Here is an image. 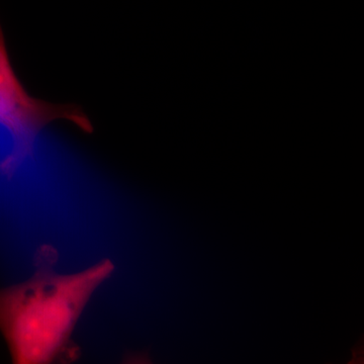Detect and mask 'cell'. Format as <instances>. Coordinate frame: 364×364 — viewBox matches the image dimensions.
Returning a JSON list of instances; mask_svg holds the SVG:
<instances>
[{"label":"cell","mask_w":364,"mask_h":364,"mask_svg":"<svg viewBox=\"0 0 364 364\" xmlns=\"http://www.w3.org/2000/svg\"><path fill=\"white\" fill-rule=\"evenodd\" d=\"M54 252L43 247L30 279L0 289V332L13 364H72L81 356L73 333L91 296L114 273L102 259L74 273L54 268Z\"/></svg>","instance_id":"obj_1"},{"label":"cell","mask_w":364,"mask_h":364,"mask_svg":"<svg viewBox=\"0 0 364 364\" xmlns=\"http://www.w3.org/2000/svg\"><path fill=\"white\" fill-rule=\"evenodd\" d=\"M67 121L86 134L93 127L75 105H55L36 100L26 92L11 68L0 26V124L11 132L14 148L0 165L2 173L14 176L26 157L33 156L35 142L48 124Z\"/></svg>","instance_id":"obj_2"},{"label":"cell","mask_w":364,"mask_h":364,"mask_svg":"<svg viewBox=\"0 0 364 364\" xmlns=\"http://www.w3.org/2000/svg\"><path fill=\"white\" fill-rule=\"evenodd\" d=\"M121 364H153L152 361L145 352H132L122 361Z\"/></svg>","instance_id":"obj_3"},{"label":"cell","mask_w":364,"mask_h":364,"mask_svg":"<svg viewBox=\"0 0 364 364\" xmlns=\"http://www.w3.org/2000/svg\"><path fill=\"white\" fill-rule=\"evenodd\" d=\"M344 364H364V350L354 347L351 358Z\"/></svg>","instance_id":"obj_4"},{"label":"cell","mask_w":364,"mask_h":364,"mask_svg":"<svg viewBox=\"0 0 364 364\" xmlns=\"http://www.w3.org/2000/svg\"><path fill=\"white\" fill-rule=\"evenodd\" d=\"M356 348H358V349H363V350H364V337H363V339L361 340L360 342H359V343L358 345H356Z\"/></svg>","instance_id":"obj_5"}]
</instances>
